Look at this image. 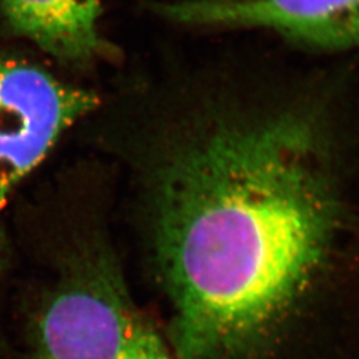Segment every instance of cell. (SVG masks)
<instances>
[{"instance_id": "cell-2", "label": "cell", "mask_w": 359, "mask_h": 359, "mask_svg": "<svg viewBox=\"0 0 359 359\" xmlns=\"http://www.w3.org/2000/svg\"><path fill=\"white\" fill-rule=\"evenodd\" d=\"M35 348L36 359H173L100 244L80 252L43 305Z\"/></svg>"}, {"instance_id": "cell-5", "label": "cell", "mask_w": 359, "mask_h": 359, "mask_svg": "<svg viewBox=\"0 0 359 359\" xmlns=\"http://www.w3.org/2000/svg\"><path fill=\"white\" fill-rule=\"evenodd\" d=\"M0 13L15 35L60 62L86 65L116 53L99 29L100 0H0Z\"/></svg>"}, {"instance_id": "cell-3", "label": "cell", "mask_w": 359, "mask_h": 359, "mask_svg": "<svg viewBox=\"0 0 359 359\" xmlns=\"http://www.w3.org/2000/svg\"><path fill=\"white\" fill-rule=\"evenodd\" d=\"M99 99L0 52V273L3 212L18 184Z\"/></svg>"}, {"instance_id": "cell-1", "label": "cell", "mask_w": 359, "mask_h": 359, "mask_svg": "<svg viewBox=\"0 0 359 359\" xmlns=\"http://www.w3.org/2000/svg\"><path fill=\"white\" fill-rule=\"evenodd\" d=\"M325 121L295 104H203L152 132L140 189L176 359H268L342 222Z\"/></svg>"}, {"instance_id": "cell-4", "label": "cell", "mask_w": 359, "mask_h": 359, "mask_svg": "<svg viewBox=\"0 0 359 359\" xmlns=\"http://www.w3.org/2000/svg\"><path fill=\"white\" fill-rule=\"evenodd\" d=\"M154 7L188 26L265 29L313 47H359V0H176Z\"/></svg>"}]
</instances>
